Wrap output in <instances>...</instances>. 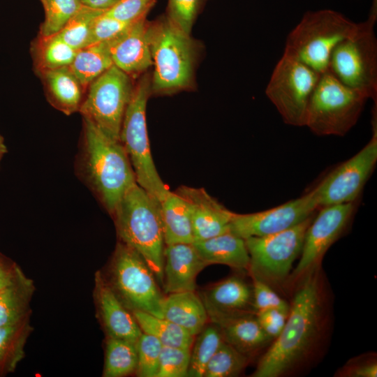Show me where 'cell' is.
I'll list each match as a JSON object with an SVG mask.
<instances>
[{
  "mask_svg": "<svg viewBox=\"0 0 377 377\" xmlns=\"http://www.w3.org/2000/svg\"><path fill=\"white\" fill-rule=\"evenodd\" d=\"M320 267L302 279L281 334L260 359L253 377H279L306 362L327 324V303Z\"/></svg>",
  "mask_w": 377,
  "mask_h": 377,
  "instance_id": "6da1fadb",
  "label": "cell"
},
{
  "mask_svg": "<svg viewBox=\"0 0 377 377\" xmlns=\"http://www.w3.org/2000/svg\"><path fill=\"white\" fill-rule=\"evenodd\" d=\"M74 168L77 177L110 216L127 190L136 183L121 142L84 119Z\"/></svg>",
  "mask_w": 377,
  "mask_h": 377,
  "instance_id": "7a4b0ae2",
  "label": "cell"
},
{
  "mask_svg": "<svg viewBox=\"0 0 377 377\" xmlns=\"http://www.w3.org/2000/svg\"><path fill=\"white\" fill-rule=\"evenodd\" d=\"M111 216L119 241L136 251L163 284L165 244L160 202L135 183Z\"/></svg>",
  "mask_w": 377,
  "mask_h": 377,
  "instance_id": "3957f363",
  "label": "cell"
},
{
  "mask_svg": "<svg viewBox=\"0 0 377 377\" xmlns=\"http://www.w3.org/2000/svg\"><path fill=\"white\" fill-rule=\"evenodd\" d=\"M147 38L154 66L151 93L168 94L192 87L197 52L190 34L166 15L147 23Z\"/></svg>",
  "mask_w": 377,
  "mask_h": 377,
  "instance_id": "277c9868",
  "label": "cell"
},
{
  "mask_svg": "<svg viewBox=\"0 0 377 377\" xmlns=\"http://www.w3.org/2000/svg\"><path fill=\"white\" fill-rule=\"evenodd\" d=\"M359 25L334 10L308 11L288 35L283 52L321 75L328 71L336 46Z\"/></svg>",
  "mask_w": 377,
  "mask_h": 377,
  "instance_id": "5b68a950",
  "label": "cell"
},
{
  "mask_svg": "<svg viewBox=\"0 0 377 377\" xmlns=\"http://www.w3.org/2000/svg\"><path fill=\"white\" fill-rule=\"evenodd\" d=\"M151 94V77L143 75L133 85L119 134L136 183L161 202L170 191L160 177L151 156L146 123V107Z\"/></svg>",
  "mask_w": 377,
  "mask_h": 377,
  "instance_id": "8992f818",
  "label": "cell"
},
{
  "mask_svg": "<svg viewBox=\"0 0 377 377\" xmlns=\"http://www.w3.org/2000/svg\"><path fill=\"white\" fill-rule=\"evenodd\" d=\"M377 13L370 10L355 34L334 49L328 71L341 83L367 99L377 97Z\"/></svg>",
  "mask_w": 377,
  "mask_h": 377,
  "instance_id": "52a82bcc",
  "label": "cell"
},
{
  "mask_svg": "<svg viewBox=\"0 0 377 377\" xmlns=\"http://www.w3.org/2000/svg\"><path fill=\"white\" fill-rule=\"evenodd\" d=\"M367 100L327 71L312 94L305 126L318 135H344L357 123Z\"/></svg>",
  "mask_w": 377,
  "mask_h": 377,
  "instance_id": "ba28073f",
  "label": "cell"
},
{
  "mask_svg": "<svg viewBox=\"0 0 377 377\" xmlns=\"http://www.w3.org/2000/svg\"><path fill=\"white\" fill-rule=\"evenodd\" d=\"M110 267L108 283L128 310L163 317L165 296L156 283L154 273L136 251L119 241Z\"/></svg>",
  "mask_w": 377,
  "mask_h": 377,
  "instance_id": "9c48e42d",
  "label": "cell"
},
{
  "mask_svg": "<svg viewBox=\"0 0 377 377\" xmlns=\"http://www.w3.org/2000/svg\"><path fill=\"white\" fill-rule=\"evenodd\" d=\"M320 74L283 52L276 63L265 94L283 121L305 126L309 103Z\"/></svg>",
  "mask_w": 377,
  "mask_h": 377,
  "instance_id": "30bf717a",
  "label": "cell"
},
{
  "mask_svg": "<svg viewBox=\"0 0 377 377\" xmlns=\"http://www.w3.org/2000/svg\"><path fill=\"white\" fill-rule=\"evenodd\" d=\"M313 219V215L274 234L244 239L251 276L269 286L283 283L301 254L306 232Z\"/></svg>",
  "mask_w": 377,
  "mask_h": 377,
  "instance_id": "8fae6325",
  "label": "cell"
},
{
  "mask_svg": "<svg viewBox=\"0 0 377 377\" xmlns=\"http://www.w3.org/2000/svg\"><path fill=\"white\" fill-rule=\"evenodd\" d=\"M131 78L112 66L89 85L79 111L82 119L116 140H119L122 121L133 89Z\"/></svg>",
  "mask_w": 377,
  "mask_h": 377,
  "instance_id": "7c38bea8",
  "label": "cell"
},
{
  "mask_svg": "<svg viewBox=\"0 0 377 377\" xmlns=\"http://www.w3.org/2000/svg\"><path fill=\"white\" fill-rule=\"evenodd\" d=\"M376 120L373 121V135L369 142L329 173L316 187L319 208L355 202L362 192L377 161Z\"/></svg>",
  "mask_w": 377,
  "mask_h": 377,
  "instance_id": "4fadbf2b",
  "label": "cell"
},
{
  "mask_svg": "<svg viewBox=\"0 0 377 377\" xmlns=\"http://www.w3.org/2000/svg\"><path fill=\"white\" fill-rule=\"evenodd\" d=\"M354 202L321 207L306 230L300 260L289 276L291 281L296 282L320 267L324 255L350 221L355 209Z\"/></svg>",
  "mask_w": 377,
  "mask_h": 377,
  "instance_id": "5bb4252c",
  "label": "cell"
},
{
  "mask_svg": "<svg viewBox=\"0 0 377 377\" xmlns=\"http://www.w3.org/2000/svg\"><path fill=\"white\" fill-rule=\"evenodd\" d=\"M319 208L316 188L297 199L267 210L251 213L232 212L229 231L246 239L274 234L290 228L311 216Z\"/></svg>",
  "mask_w": 377,
  "mask_h": 377,
  "instance_id": "9a60e30c",
  "label": "cell"
},
{
  "mask_svg": "<svg viewBox=\"0 0 377 377\" xmlns=\"http://www.w3.org/2000/svg\"><path fill=\"white\" fill-rule=\"evenodd\" d=\"M175 192L186 200L189 207L194 242L229 231L232 212L226 209L204 188L182 186Z\"/></svg>",
  "mask_w": 377,
  "mask_h": 377,
  "instance_id": "2e32d148",
  "label": "cell"
},
{
  "mask_svg": "<svg viewBox=\"0 0 377 377\" xmlns=\"http://www.w3.org/2000/svg\"><path fill=\"white\" fill-rule=\"evenodd\" d=\"M209 322L246 313H256L252 287L242 278L232 276L213 284L200 296Z\"/></svg>",
  "mask_w": 377,
  "mask_h": 377,
  "instance_id": "e0dca14e",
  "label": "cell"
},
{
  "mask_svg": "<svg viewBox=\"0 0 377 377\" xmlns=\"http://www.w3.org/2000/svg\"><path fill=\"white\" fill-rule=\"evenodd\" d=\"M206 266L193 243L165 245L162 284L165 293L195 291L196 276Z\"/></svg>",
  "mask_w": 377,
  "mask_h": 377,
  "instance_id": "ac0fdd59",
  "label": "cell"
},
{
  "mask_svg": "<svg viewBox=\"0 0 377 377\" xmlns=\"http://www.w3.org/2000/svg\"><path fill=\"white\" fill-rule=\"evenodd\" d=\"M95 297L108 336L136 343L141 329L100 272L95 277Z\"/></svg>",
  "mask_w": 377,
  "mask_h": 377,
  "instance_id": "d6986e66",
  "label": "cell"
},
{
  "mask_svg": "<svg viewBox=\"0 0 377 377\" xmlns=\"http://www.w3.org/2000/svg\"><path fill=\"white\" fill-rule=\"evenodd\" d=\"M145 19L137 20L121 36L110 41L113 64L131 77L153 65Z\"/></svg>",
  "mask_w": 377,
  "mask_h": 377,
  "instance_id": "ffe728a7",
  "label": "cell"
},
{
  "mask_svg": "<svg viewBox=\"0 0 377 377\" xmlns=\"http://www.w3.org/2000/svg\"><path fill=\"white\" fill-rule=\"evenodd\" d=\"M40 77L48 103L66 115L79 112L87 90L69 66L36 73Z\"/></svg>",
  "mask_w": 377,
  "mask_h": 377,
  "instance_id": "44dd1931",
  "label": "cell"
},
{
  "mask_svg": "<svg viewBox=\"0 0 377 377\" xmlns=\"http://www.w3.org/2000/svg\"><path fill=\"white\" fill-rule=\"evenodd\" d=\"M212 323L218 325L225 342L248 357L272 340L260 325L255 313L226 317Z\"/></svg>",
  "mask_w": 377,
  "mask_h": 377,
  "instance_id": "7402d4cb",
  "label": "cell"
},
{
  "mask_svg": "<svg viewBox=\"0 0 377 377\" xmlns=\"http://www.w3.org/2000/svg\"><path fill=\"white\" fill-rule=\"evenodd\" d=\"M163 317L195 337L209 322L205 305L195 291L167 294L162 304Z\"/></svg>",
  "mask_w": 377,
  "mask_h": 377,
  "instance_id": "603a6c76",
  "label": "cell"
},
{
  "mask_svg": "<svg viewBox=\"0 0 377 377\" xmlns=\"http://www.w3.org/2000/svg\"><path fill=\"white\" fill-rule=\"evenodd\" d=\"M193 244L207 265L221 264L237 269H249L250 259L244 239L230 231L193 242Z\"/></svg>",
  "mask_w": 377,
  "mask_h": 377,
  "instance_id": "cb8c5ba5",
  "label": "cell"
},
{
  "mask_svg": "<svg viewBox=\"0 0 377 377\" xmlns=\"http://www.w3.org/2000/svg\"><path fill=\"white\" fill-rule=\"evenodd\" d=\"M160 212L165 245L194 242L190 209L180 195L169 191L160 202Z\"/></svg>",
  "mask_w": 377,
  "mask_h": 377,
  "instance_id": "d4e9b609",
  "label": "cell"
},
{
  "mask_svg": "<svg viewBox=\"0 0 377 377\" xmlns=\"http://www.w3.org/2000/svg\"><path fill=\"white\" fill-rule=\"evenodd\" d=\"M77 50L65 43L57 34L45 36L38 34L31 44V55L36 74L68 66Z\"/></svg>",
  "mask_w": 377,
  "mask_h": 377,
  "instance_id": "484cf974",
  "label": "cell"
},
{
  "mask_svg": "<svg viewBox=\"0 0 377 377\" xmlns=\"http://www.w3.org/2000/svg\"><path fill=\"white\" fill-rule=\"evenodd\" d=\"M110 43L91 44L77 50L69 66L81 84L86 88L98 77L113 66Z\"/></svg>",
  "mask_w": 377,
  "mask_h": 377,
  "instance_id": "4316f807",
  "label": "cell"
},
{
  "mask_svg": "<svg viewBox=\"0 0 377 377\" xmlns=\"http://www.w3.org/2000/svg\"><path fill=\"white\" fill-rule=\"evenodd\" d=\"M131 312L142 332L154 336L163 346L191 348L195 337L178 325L142 311Z\"/></svg>",
  "mask_w": 377,
  "mask_h": 377,
  "instance_id": "83f0119b",
  "label": "cell"
},
{
  "mask_svg": "<svg viewBox=\"0 0 377 377\" xmlns=\"http://www.w3.org/2000/svg\"><path fill=\"white\" fill-rule=\"evenodd\" d=\"M104 377H123L135 372L136 343L108 337L105 346Z\"/></svg>",
  "mask_w": 377,
  "mask_h": 377,
  "instance_id": "f1b7e54d",
  "label": "cell"
},
{
  "mask_svg": "<svg viewBox=\"0 0 377 377\" xmlns=\"http://www.w3.org/2000/svg\"><path fill=\"white\" fill-rule=\"evenodd\" d=\"M30 331L28 317L0 326V369L13 371L24 355V347Z\"/></svg>",
  "mask_w": 377,
  "mask_h": 377,
  "instance_id": "f546056e",
  "label": "cell"
},
{
  "mask_svg": "<svg viewBox=\"0 0 377 377\" xmlns=\"http://www.w3.org/2000/svg\"><path fill=\"white\" fill-rule=\"evenodd\" d=\"M32 292L31 281L24 277L0 293V326L14 324L28 317Z\"/></svg>",
  "mask_w": 377,
  "mask_h": 377,
  "instance_id": "4dcf8cb0",
  "label": "cell"
},
{
  "mask_svg": "<svg viewBox=\"0 0 377 377\" xmlns=\"http://www.w3.org/2000/svg\"><path fill=\"white\" fill-rule=\"evenodd\" d=\"M194 339L190 353L188 376L203 377L208 362L224 341L221 332L210 322Z\"/></svg>",
  "mask_w": 377,
  "mask_h": 377,
  "instance_id": "1f68e13d",
  "label": "cell"
},
{
  "mask_svg": "<svg viewBox=\"0 0 377 377\" xmlns=\"http://www.w3.org/2000/svg\"><path fill=\"white\" fill-rule=\"evenodd\" d=\"M105 11L82 5L57 34L73 49L79 50L84 48L90 45L95 20Z\"/></svg>",
  "mask_w": 377,
  "mask_h": 377,
  "instance_id": "d6a6232c",
  "label": "cell"
},
{
  "mask_svg": "<svg viewBox=\"0 0 377 377\" xmlns=\"http://www.w3.org/2000/svg\"><path fill=\"white\" fill-rule=\"evenodd\" d=\"M249 358L223 341L208 362L203 377L237 376L247 365Z\"/></svg>",
  "mask_w": 377,
  "mask_h": 377,
  "instance_id": "836d02e7",
  "label": "cell"
},
{
  "mask_svg": "<svg viewBox=\"0 0 377 377\" xmlns=\"http://www.w3.org/2000/svg\"><path fill=\"white\" fill-rule=\"evenodd\" d=\"M80 0H46L43 8L45 19L39 34H57L82 6Z\"/></svg>",
  "mask_w": 377,
  "mask_h": 377,
  "instance_id": "e575fe53",
  "label": "cell"
},
{
  "mask_svg": "<svg viewBox=\"0 0 377 377\" xmlns=\"http://www.w3.org/2000/svg\"><path fill=\"white\" fill-rule=\"evenodd\" d=\"M138 362L135 374L139 377H155L163 348L154 336L142 332L136 342Z\"/></svg>",
  "mask_w": 377,
  "mask_h": 377,
  "instance_id": "d590c367",
  "label": "cell"
},
{
  "mask_svg": "<svg viewBox=\"0 0 377 377\" xmlns=\"http://www.w3.org/2000/svg\"><path fill=\"white\" fill-rule=\"evenodd\" d=\"M191 349L163 346L155 377L188 376Z\"/></svg>",
  "mask_w": 377,
  "mask_h": 377,
  "instance_id": "8d00e7d4",
  "label": "cell"
},
{
  "mask_svg": "<svg viewBox=\"0 0 377 377\" xmlns=\"http://www.w3.org/2000/svg\"><path fill=\"white\" fill-rule=\"evenodd\" d=\"M207 0H168L167 17L179 29L190 34L200 10Z\"/></svg>",
  "mask_w": 377,
  "mask_h": 377,
  "instance_id": "74e56055",
  "label": "cell"
},
{
  "mask_svg": "<svg viewBox=\"0 0 377 377\" xmlns=\"http://www.w3.org/2000/svg\"><path fill=\"white\" fill-rule=\"evenodd\" d=\"M134 22L120 21L106 15L104 12L97 17L94 22L90 45L96 43L111 41L119 38Z\"/></svg>",
  "mask_w": 377,
  "mask_h": 377,
  "instance_id": "f35d334b",
  "label": "cell"
},
{
  "mask_svg": "<svg viewBox=\"0 0 377 377\" xmlns=\"http://www.w3.org/2000/svg\"><path fill=\"white\" fill-rule=\"evenodd\" d=\"M253 305L255 312L268 309L289 311L288 304L265 282L252 277Z\"/></svg>",
  "mask_w": 377,
  "mask_h": 377,
  "instance_id": "ab89813d",
  "label": "cell"
},
{
  "mask_svg": "<svg viewBox=\"0 0 377 377\" xmlns=\"http://www.w3.org/2000/svg\"><path fill=\"white\" fill-rule=\"evenodd\" d=\"M155 1L156 0H120L105 13L120 21L133 22L146 17Z\"/></svg>",
  "mask_w": 377,
  "mask_h": 377,
  "instance_id": "60d3db41",
  "label": "cell"
},
{
  "mask_svg": "<svg viewBox=\"0 0 377 377\" xmlns=\"http://www.w3.org/2000/svg\"><path fill=\"white\" fill-rule=\"evenodd\" d=\"M288 311L268 309L256 312L255 315L265 332L272 339H274L281 334L286 322Z\"/></svg>",
  "mask_w": 377,
  "mask_h": 377,
  "instance_id": "b9f144b4",
  "label": "cell"
},
{
  "mask_svg": "<svg viewBox=\"0 0 377 377\" xmlns=\"http://www.w3.org/2000/svg\"><path fill=\"white\" fill-rule=\"evenodd\" d=\"M340 376L376 377L377 363L376 358L369 355L351 360L340 371Z\"/></svg>",
  "mask_w": 377,
  "mask_h": 377,
  "instance_id": "7bdbcfd3",
  "label": "cell"
},
{
  "mask_svg": "<svg viewBox=\"0 0 377 377\" xmlns=\"http://www.w3.org/2000/svg\"><path fill=\"white\" fill-rule=\"evenodd\" d=\"M25 276L10 259L0 253V293L14 286Z\"/></svg>",
  "mask_w": 377,
  "mask_h": 377,
  "instance_id": "ee69618b",
  "label": "cell"
},
{
  "mask_svg": "<svg viewBox=\"0 0 377 377\" xmlns=\"http://www.w3.org/2000/svg\"><path fill=\"white\" fill-rule=\"evenodd\" d=\"M84 6L88 7L107 10L114 6L120 0H80Z\"/></svg>",
  "mask_w": 377,
  "mask_h": 377,
  "instance_id": "f6af8a7d",
  "label": "cell"
},
{
  "mask_svg": "<svg viewBox=\"0 0 377 377\" xmlns=\"http://www.w3.org/2000/svg\"><path fill=\"white\" fill-rule=\"evenodd\" d=\"M8 152V148L6 145L5 140L3 137L0 134V168H1V163L4 158L5 155Z\"/></svg>",
  "mask_w": 377,
  "mask_h": 377,
  "instance_id": "bcb514c9",
  "label": "cell"
},
{
  "mask_svg": "<svg viewBox=\"0 0 377 377\" xmlns=\"http://www.w3.org/2000/svg\"><path fill=\"white\" fill-rule=\"evenodd\" d=\"M45 1H46V0H40V1L41 2V3L43 4V6L44 5Z\"/></svg>",
  "mask_w": 377,
  "mask_h": 377,
  "instance_id": "7dc6e473",
  "label": "cell"
},
{
  "mask_svg": "<svg viewBox=\"0 0 377 377\" xmlns=\"http://www.w3.org/2000/svg\"><path fill=\"white\" fill-rule=\"evenodd\" d=\"M377 1L376 0H374V2H376Z\"/></svg>",
  "mask_w": 377,
  "mask_h": 377,
  "instance_id": "c3c4849f",
  "label": "cell"
}]
</instances>
